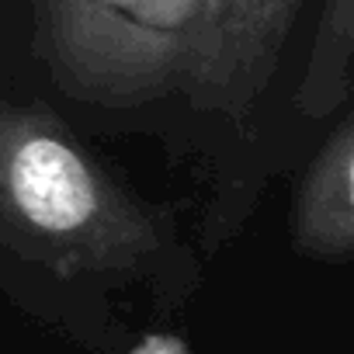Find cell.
I'll return each mask as SVG.
<instances>
[{
	"label": "cell",
	"instance_id": "1",
	"mask_svg": "<svg viewBox=\"0 0 354 354\" xmlns=\"http://www.w3.org/2000/svg\"><path fill=\"white\" fill-rule=\"evenodd\" d=\"M0 236L56 274L132 271L160 226L49 111L0 97Z\"/></svg>",
	"mask_w": 354,
	"mask_h": 354
},
{
	"label": "cell",
	"instance_id": "2",
	"mask_svg": "<svg viewBox=\"0 0 354 354\" xmlns=\"http://www.w3.org/2000/svg\"><path fill=\"white\" fill-rule=\"evenodd\" d=\"M63 80L94 97L185 87L202 0H35Z\"/></svg>",
	"mask_w": 354,
	"mask_h": 354
},
{
	"label": "cell",
	"instance_id": "3",
	"mask_svg": "<svg viewBox=\"0 0 354 354\" xmlns=\"http://www.w3.org/2000/svg\"><path fill=\"white\" fill-rule=\"evenodd\" d=\"M306 0H202L185 77L192 104L243 125L271 87Z\"/></svg>",
	"mask_w": 354,
	"mask_h": 354
},
{
	"label": "cell",
	"instance_id": "4",
	"mask_svg": "<svg viewBox=\"0 0 354 354\" xmlns=\"http://www.w3.org/2000/svg\"><path fill=\"white\" fill-rule=\"evenodd\" d=\"M292 243L316 261L354 257V108L302 174L292 202Z\"/></svg>",
	"mask_w": 354,
	"mask_h": 354
},
{
	"label": "cell",
	"instance_id": "5",
	"mask_svg": "<svg viewBox=\"0 0 354 354\" xmlns=\"http://www.w3.org/2000/svg\"><path fill=\"white\" fill-rule=\"evenodd\" d=\"M354 87V0H323L292 104L302 118H330Z\"/></svg>",
	"mask_w": 354,
	"mask_h": 354
}]
</instances>
